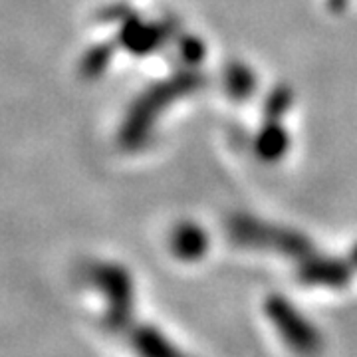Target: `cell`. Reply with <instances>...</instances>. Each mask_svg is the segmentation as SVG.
<instances>
[{
    "mask_svg": "<svg viewBox=\"0 0 357 357\" xmlns=\"http://www.w3.org/2000/svg\"><path fill=\"white\" fill-rule=\"evenodd\" d=\"M204 82L206 79L199 68H183L173 76L149 86L129 105L126 119L119 128V145L128 151H137L147 145L159 115L173 102L199 91Z\"/></svg>",
    "mask_w": 357,
    "mask_h": 357,
    "instance_id": "6da1fadb",
    "label": "cell"
},
{
    "mask_svg": "<svg viewBox=\"0 0 357 357\" xmlns=\"http://www.w3.org/2000/svg\"><path fill=\"white\" fill-rule=\"evenodd\" d=\"M86 282L105 300L103 326L112 332L131 330L135 288L128 268L115 262H93L86 268Z\"/></svg>",
    "mask_w": 357,
    "mask_h": 357,
    "instance_id": "7a4b0ae2",
    "label": "cell"
},
{
    "mask_svg": "<svg viewBox=\"0 0 357 357\" xmlns=\"http://www.w3.org/2000/svg\"><path fill=\"white\" fill-rule=\"evenodd\" d=\"M227 230L232 243L246 246V248L272 250V252L290 256L296 260L314 255V246L302 232L286 229V227H276V225H270L248 215H236L230 218Z\"/></svg>",
    "mask_w": 357,
    "mask_h": 357,
    "instance_id": "3957f363",
    "label": "cell"
},
{
    "mask_svg": "<svg viewBox=\"0 0 357 357\" xmlns=\"http://www.w3.org/2000/svg\"><path fill=\"white\" fill-rule=\"evenodd\" d=\"M266 316L274 324V328L280 332L284 342L298 354H316L321 349V335L314 328L312 321H307L298 307L292 306L282 296H270L266 300Z\"/></svg>",
    "mask_w": 357,
    "mask_h": 357,
    "instance_id": "277c9868",
    "label": "cell"
},
{
    "mask_svg": "<svg viewBox=\"0 0 357 357\" xmlns=\"http://www.w3.org/2000/svg\"><path fill=\"white\" fill-rule=\"evenodd\" d=\"M178 34V22L173 16H165L157 22H147L135 13H129L119 22L117 42L123 50L135 56H147L163 48Z\"/></svg>",
    "mask_w": 357,
    "mask_h": 357,
    "instance_id": "5b68a950",
    "label": "cell"
},
{
    "mask_svg": "<svg viewBox=\"0 0 357 357\" xmlns=\"http://www.w3.org/2000/svg\"><path fill=\"white\" fill-rule=\"evenodd\" d=\"M354 276V268L347 260L333 256L310 255L300 260L298 278L307 286L345 288Z\"/></svg>",
    "mask_w": 357,
    "mask_h": 357,
    "instance_id": "8992f818",
    "label": "cell"
},
{
    "mask_svg": "<svg viewBox=\"0 0 357 357\" xmlns=\"http://www.w3.org/2000/svg\"><path fill=\"white\" fill-rule=\"evenodd\" d=\"M171 248L173 255L183 262L201 260L208 250V234L197 222H181L171 234Z\"/></svg>",
    "mask_w": 357,
    "mask_h": 357,
    "instance_id": "52a82bcc",
    "label": "cell"
},
{
    "mask_svg": "<svg viewBox=\"0 0 357 357\" xmlns=\"http://www.w3.org/2000/svg\"><path fill=\"white\" fill-rule=\"evenodd\" d=\"M288 145H290V137L288 131L282 128L280 119H266L264 128L256 135L255 151L262 161L274 163L286 155Z\"/></svg>",
    "mask_w": 357,
    "mask_h": 357,
    "instance_id": "ba28073f",
    "label": "cell"
},
{
    "mask_svg": "<svg viewBox=\"0 0 357 357\" xmlns=\"http://www.w3.org/2000/svg\"><path fill=\"white\" fill-rule=\"evenodd\" d=\"M222 84H225L227 93L236 102L252 98V93L256 91L255 72L244 62H232L227 66L225 74H222Z\"/></svg>",
    "mask_w": 357,
    "mask_h": 357,
    "instance_id": "9c48e42d",
    "label": "cell"
},
{
    "mask_svg": "<svg viewBox=\"0 0 357 357\" xmlns=\"http://www.w3.org/2000/svg\"><path fill=\"white\" fill-rule=\"evenodd\" d=\"M131 344L143 356L165 357L177 354V349L153 326H131Z\"/></svg>",
    "mask_w": 357,
    "mask_h": 357,
    "instance_id": "30bf717a",
    "label": "cell"
},
{
    "mask_svg": "<svg viewBox=\"0 0 357 357\" xmlns=\"http://www.w3.org/2000/svg\"><path fill=\"white\" fill-rule=\"evenodd\" d=\"M115 46L109 42H100L93 44L91 48L84 52L82 60H79V74L86 79H98L105 74V70L109 68L114 60Z\"/></svg>",
    "mask_w": 357,
    "mask_h": 357,
    "instance_id": "8fae6325",
    "label": "cell"
},
{
    "mask_svg": "<svg viewBox=\"0 0 357 357\" xmlns=\"http://www.w3.org/2000/svg\"><path fill=\"white\" fill-rule=\"evenodd\" d=\"M177 58L183 68H199L204 60L203 40L192 34H181L177 38Z\"/></svg>",
    "mask_w": 357,
    "mask_h": 357,
    "instance_id": "7c38bea8",
    "label": "cell"
},
{
    "mask_svg": "<svg viewBox=\"0 0 357 357\" xmlns=\"http://www.w3.org/2000/svg\"><path fill=\"white\" fill-rule=\"evenodd\" d=\"M292 100V89L288 88V86H276L266 98V103H264V117L266 119H282V115L290 109Z\"/></svg>",
    "mask_w": 357,
    "mask_h": 357,
    "instance_id": "4fadbf2b",
    "label": "cell"
},
{
    "mask_svg": "<svg viewBox=\"0 0 357 357\" xmlns=\"http://www.w3.org/2000/svg\"><path fill=\"white\" fill-rule=\"evenodd\" d=\"M328 4H330V8H332V10L340 13V10H344L345 8L347 0H328Z\"/></svg>",
    "mask_w": 357,
    "mask_h": 357,
    "instance_id": "5bb4252c",
    "label": "cell"
},
{
    "mask_svg": "<svg viewBox=\"0 0 357 357\" xmlns=\"http://www.w3.org/2000/svg\"><path fill=\"white\" fill-rule=\"evenodd\" d=\"M351 262L357 266V244L354 246V250H351Z\"/></svg>",
    "mask_w": 357,
    "mask_h": 357,
    "instance_id": "9a60e30c",
    "label": "cell"
}]
</instances>
